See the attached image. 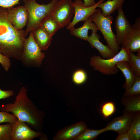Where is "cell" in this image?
<instances>
[{"label": "cell", "instance_id": "17", "mask_svg": "<svg viewBox=\"0 0 140 140\" xmlns=\"http://www.w3.org/2000/svg\"><path fill=\"white\" fill-rule=\"evenodd\" d=\"M31 32L41 50H47L51 43L53 36L47 33L40 26Z\"/></svg>", "mask_w": 140, "mask_h": 140}, {"label": "cell", "instance_id": "25", "mask_svg": "<svg viewBox=\"0 0 140 140\" xmlns=\"http://www.w3.org/2000/svg\"><path fill=\"white\" fill-rule=\"evenodd\" d=\"M140 94V76H136L133 84L129 88L125 90L123 96H133Z\"/></svg>", "mask_w": 140, "mask_h": 140}, {"label": "cell", "instance_id": "22", "mask_svg": "<svg viewBox=\"0 0 140 140\" xmlns=\"http://www.w3.org/2000/svg\"><path fill=\"white\" fill-rule=\"evenodd\" d=\"M135 114L130 127L127 131L131 136L132 140L140 139V114Z\"/></svg>", "mask_w": 140, "mask_h": 140}, {"label": "cell", "instance_id": "18", "mask_svg": "<svg viewBox=\"0 0 140 140\" xmlns=\"http://www.w3.org/2000/svg\"><path fill=\"white\" fill-rule=\"evenodd\" d=\"M122 103L124 107L123 114H134L140 113V96L126 97L123 96Z\"/></svg>", "mask_w": 140, "mask_h": 140}, {"label": "cell", "instance_id": "24", "mask_svg": "<svg viewBox=\"0 0 140 140\" xmlns=\"http://www.w3.org/2000/svg\"><path fill=\"white\" fill-rule=\"evenodd\" d=\"M106 131L105 128L98 130L87 128L75 140H93L101 134Z\"/></svg>", "mask_w": 140, "mask_h": 140}, {"label": "cell", "instance_id": "11", "mask_svg": "<svg viewBox=\"0 0 140 140\" xmlns=\"http://www.w3.org/2000/svg\"><path fill=\"white\" fill-rule=\"evenodd\" d=\"M140 24L138 18L132 26V29L124 38L122 45L123 47L129 52L140 51Z\"/></svg>", "mask_w": 140, "mask_h": 140}, {"label": "cell", "instance_id": "29", "mask_svg": "<svg viewBox=\"0 0 140 140\" xmlns=\"http://www.w3.org/2000/svg\"><path fill=\"white\" fill-rule=\"evenodd\" d=\"M17 119L13 114H10L6 111H0V123L6 122L13 124Z\"/></svg>", "mask_w": 140, "mask_h": 140}, {"label": "cell", "instance_id": "34", "mask_svg": "<svg viewBox=\"0 0 140 140\" xmlns=\"http://www.w3.org/2000/svg\"><path fill=\"white\" fill-rule=\"evenodd\" d=\"M84 6L86 7H89L96 4L95 0H83Z\"/></svg>", "mask_w": 140, "mask_h": 140}, {"label": "cell", "instance_id": "4", "mask_svg": "<svg viewBox=\"0 0 140 140\" xmlns=\"http://www.w3.org/2000/svg\"><path fill=\"white\" fill-rule=\"evenodd\" d=\"M129 52L122 47L120 50L111 58L104 59L99 55H94L90 58V65L93 69L103 74L113 75L117 73L118 69L116 66L117 62L123 61H128Z\"/></svg>", "mask_w": 140, "mask_h": 140}, {"label": "cell", "instance_id": "23", "mask_svg": "<svg viewBox=\"0 0 140 140\" xmlns=\"http://www.w3.org/2000/svg\"><path fill=\"white\" fill-rule=\"evenodd\" d=\"M128 61L135 76H140V51L136 55L129 52Z\"/></svg>", "mask_w": 140, "mask_h": 140}, {"label": "cell", "instance_id": "16", "mask_svg": "<svg viewBox=\"0 0 140 140\" xmlns=\"http://www.w3.org/2000/svg\"><path fill=\"white\" fill-rule=\"evenodd\" d=\"M89 30L96 33L98 29L96 24L92 22L89 17L85 21L83 25L77 28H75L70 30L71 34L85 40L87 41L88 32Z\"/></svg>", "mask_w": 140, "mask_h": 140}, {"label": "cell", "instance_id": "8", "mask_svg": "<svg viewBox=\"0 0 140 140\" xmlns=\"http://www.w3.org/2000/svg\"><path fill=\"white\" fill-rule=\"evenodd\" d=\"M104 0H99L94 5L89 7H86L84 5L83 2L80 0H75L73 2L74 9V16L70 24L67 26L69 30L74 28V26L81 21H85L94 12L97 11L96 9L98 5L104 2Z\"/></svg>", "mask_w": 140, "mask_h": 140}, {"label": "cell", "instance_id": "2", "mask_svg": "<svg viewBox=\"0 0 140 140\" xmlns=\"http://www.w3.org/2000/svg\"><path fill=\"white\" fill-rule=\"evenodd\" d=\"M26 88L22 87L13 103L2 105L0 109L1 111L11 112L19 120L27 123L36 129L40 130L45 114L39 110L28 98Z\"/></svg>", "mask_w": 140, "mask_h": 140}, {"label": "cell", "instance_id": "32", "mask_svg": "<svg viewBox=\"0 0 140 140\" xmlns=\"http://www.w3.org/2000/svg\"><path fill=\"white\" fill-rule=\"evenodd\" d=\"M14 94V92L11 90H4L0 88V100L12 96Z\"/></svg>", "mask_w": 140, "mask_h": 140}, {"label": "cell", "instance_id": "27", "mask_svg": "<svg viewBox=\"0 0 140 140\" xmlns=\"http://www.w3.org/2000/svg\"><path fill=\"white\" fill-rule=\"evenodd\" d=\"M87 79L86 72L82 69H79L73 73L72 80L73 82L77 85L82 84L84 83Z\"/></svg>", "mask_w": 140, "mask_h": 140}, {"label": "cell", "instance_id": "14", "mask_svg": "<svg viewBox=\"0 0 140 140\" xmlns=\"http://www.w3.org/2000/svg\"><path fill=\"white\" fill-rule=\"evenodd\" d=\"M134 115L132 114H124L121 116L114 118L105 127L106 131H113L118 134L127 132Z\"/></svg>", "mask_w": 140, "mask_h": 140}, {"label": "cell", "instance_id": "10", "mask_svg": "<svg viewBox=\"0 0 140 140\" xmlns=\"http://www.w3.org/2000/svg\"><path fill=\"white\" fill-rule=\"evenodd\" d=\"M6 12L9 20L16 29L22 30L27 24L28 13L24 5L7 9Z\"/></svg>", "mask_w": 140, "mask_h": 140}, {"label": "cell", "instance_id": "5", "mask_svg": "<svg viewBox=\"0 0 140 140\" xmlns=\"http://www.w3.org/2000/svg\"><path fill=\"white\" fill-rule=\"evenodd\" d=\"M89 17L102 33L108 46L114 53H117L120 47L117 43L115 35L111 27L113 20V17L110 15L104 16L102 14L101 9H99Z\"/></svg>", "mask_w": 140, "mask_h": 140}, {"label": "cell", "instance_id": "21", "mask_svg": "<svg viewBox=\"0 0 140 140\" xmlns=\"http://www.w3.org/2000/svg\"><path fill=\"white\" fill-rule=\"evenodd\" d=\"M40 26L47 33L52 36L61 29L51 13L45 18Z\"/></svg>", "mask_w": 140, "mask_h": 140}, {"label": "cell", "instance_id": "13", "mask_svg": "<svg viewBox=\"0 0 140 140\" xmlns=\"http://www.w3.org/2000/svg\"><path fill=\"white\" fill-rule=\"evenodd\" d=\"M118 14L115 19V35L118 45H121L125 37L132 29V26L126 18L122 8L118 10Z\"/></svg>", "mask_w": 140, "mask_h": 140}, {"label": "cell", "instance_id": "20", "mask_svg": "<svg viewBox=\"0 0 140 140\" xmlns=\"http://www.w3.org/2000/svg\"><path fill=\"white\" fill-rule=\"evenodd\" d=\"M125 0H108L99 4L97 8L101 9L102 14L105 16L110 15L116 11L122 8Z\"/></svg>", "mask_w": 140, "mask_h": 140}, {"label": "cell", "instance_id": "15", "mask_svg": "<svg viewBox=\"0 0 140 140\" xmlns=\"http://www.w3.org/2000/svg\"><path fill=\"white\" fill-rule=\"evenodd\" d=\"M100 37L98 34L92 32L88 36L87 41L91 47L96 49L99 52L102 58L108 59L112 58L116 54L107 46L103 44L99 40Z\"/></svg>", "mask_w": 140, "mask_h": 140}, {"label": "cell", "instance_id": "19", "mask_svg": "<svg viewBox=\"0 0 140 140\" xmlns=\"http://www.w3.org/2000/svg\"><path fill=\"white\" fill-rule=\"evenodd\" d=\"M116 66L123 74L125 79L123 87L126 90L129 88L133 84L135 78L132 71L130 67L128 62L123 61L117 63Z\"/></svg>", "mask_w": 140, "mask_h": 140}, {"label": "cell", "instance_id": "31", "mask_svg": "<svg viewBox=\"0 0 140 140\" xmlns=\"http://www.w3.org/2000/svg\"><path fill=\"white\" fill-rule=\"evenodd\" d=\"M0 63L5 71H7L11 66L10 60L9 58L3 55L0 50Z\"/></svg>", "mask_w": 140, "mask_h": 140}, {"label": "cell", "instance_id": "30", "mask_svg": "<svg viewBox=\"0 0 140 140\" xmlns=\"http://www.w3.org/2000/svg\"><path fill=\"white\" fill-rule=\"evenodd\" d=\"M20 0H0V7L8 9L19 4Z\"/></svg>", "mask_w": 140, "mask_h": 140}, {"label": "cell", "instance_id": "7", "mask_svg": "<svg viewBox=\"0 0 140 140\" xmlns=\"http://www.w3.org/2000/svg\"><path fill=\"white\" fill-rule=\"evenodd\" d=\"M72 0H59L56 3L51 13L61 29L68 25L74 14Z\"/></svg>", "mask_w": 140, "mask_h": 140}, {"label": "cell", "instance_id": "9", "mask_svg": "<svg viewBox=\"0 0 140 140\" xmlns=\"http://www.w3.org/2000/svg\"><path fill=\"white\" fill-rule=\"evenodd\" d=\"M43 132L34 131L18 118L12 124L11 140H31L41 136Z\"/></svg>", "mask_w": 140, "mask_h": 140}, {"label": "cell", "instance_id": "3", "mask_svg": "<svg viewBox=\"0 0 140 140\" xmlns=\"http://www.w3.org/2000/svg\"><path fill=\"white\" fill-rule=\"evenodd\" d=\"M59 0H52L46 4H40L36 0H23L28 13L27 27L25 31L26 37L28 33L40 26L43 21L51 14Z\"/></svg>", "mask_w": 140, "mask_h": 140}, {"label": "cell", "instance_id": "33", "mask_svg": "<svg viewBox=\"0 0 140 140\" xmlns=\"http://www.w3.org/2000/svg\"><path fill=\"white\" fill-rule=\"evenodd\" d=\"M116 140H132V138L127 132H126L120 134L116 137Z\"/></svg>", "mask_w": 140, "mask_h": 140}, {"label": "cell", "instance_id": "12", "mask_svg": "<svg viewBox=\"0 0 140 140\" xmlns=\"http://www.w3.org/2000/svg\"><path fill=\"white\" fill-rule=\"evenodd\" d=\"M87 128L83 121L78 122L64 127L54 136V140H75Z\"/></svg>", "mask_w": 140, "mask_h": 140}, {"label": "cell", "instance_id": "1", "mask_svg": "<svg viewBox=\"0 0 140 140\" xmlns=\"http://www.w3.org/2000/svg\"><path fill=\"white\" fill-rule=\"evenodd\" d=\"M7 9L0 7V50L9 58L21 60L26 36L25 31L16 29L9 20Z\"/></svg>", "mask_w": 140, "mask_h": 140}, {"label": "cell", "instance_id": "26", "mask_svg": "<svg viewBox=\"0 0 140 140\" xmlns=\"http://www.w3.org/2000/svg\"><path fill=\"white\" fill-rule=\"evenodd\" d=\"M116 110L114 103L111 101H108L104 103L101 106L100 112L104 118H107L112 115Z\"/></svg>", "mask_w": 140, "mask_h": 140}, {"label": "cell", "instance_id": "6", "mask_svg": "<svg viewBox=\"0 0 140 140\" xmlns=\"http://www.w3.org/2000/svg\"><path fill=\"white\" fill-rule=\"evenodd\" d=\"M41 51L30 32L28 37L25 40L20 60L28 66L39 67L45 57V54Z\"/></svg>", "mask_w": 140, "mask_h": 140}, {"label": "cell", "instance_id": "28", "mask_svg": "<svg viewBox=\"0 0 140 140\" xmlns=\"http://www.w3.org/2000/svg\"><path fill=\"white\" fill-rule=\"evenodd\" d=\"M12 124L0 125V140H11Z\"/></svg>", "mask_w": 140, "mask_h": 140}]
</instances>
